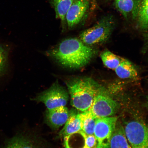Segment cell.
<instances>
[{"instance_id": "obj_21", "label": "cell", "mask_w": 148, "mask_h": 148, "mask_svg": "<svg viewBox=\"0 0 148 148\" xmlns=\"http://www.w3.org/2000/svg\"><path fill=\"white\" fill-rule=\"evenodd\" d=\"M144 41L145 42V48L148 46V32L146 33L144 36Z\"/></svg>"}, {"instance_id": "obj_8", "label": "cell", "mask_w": 148, "mask_h": 148, "mask_svg": "<svg viewBox=\"0 0 148 148\" xmlns=\"http://www.w3.org/2000/svg\"><path fill=\"white\" fill-rule=\"evenodd\" d=\"M89 6V0H74L66 15V24L68 28L73 29L80 23Z\"/></svg>"}, {"instance_id": "obj_12", "label": "cell", "mask_w": 148, "mask_h": 148, "mask_svg": "<svg viewBox=\"0 0 148 148\" xmlns=\"http://www.w3.org/2000/svg\"><path fill=\"white\" fill-rule=\"evenodd\" d=\"M110 148H131L126 137L124 129L117 121L111 138Z\"/></svg>"}, {"instance_id": "obj_13", "label": "cell", "mask_w": 148, "mask_h": 148, "mask_svg": "<svg viewBox=\"0 0 148 148\" xmlns=\"http://www.w3.org/2000/svg\"><path fill=\"white\" fill-rule=\"evenodd\" d=\"M116 75L123 79L137 78L138 72L134 65L130 61L123 58L117 68L114 70Z\"/></svg>"}, {"instance_id": "obj_11", "label": "cell", "mask_w": 148, "mask_h": 148, "mask_svg": "<svg viewBox=\"0 0 148 148\" xmlns=\"http://www.w3.org/2000/svg\"><path fill=\"white\" fill-rule=\"evenodd\" d=\"M77 110L73 109L70 111L69 117L63 128L59 133L60 137L64 138L82 131L80 113Z\"/></svg>"}, {"instance_id": "obj_10", "label": "cell", "mask_w": 148, "mask_h": 148, "mask_svg": "<svg viewBox=\"0 0 148 148\" xmlns=\"http://www.w3.org/2000/svg\"><path fill=\"white\" fill-rule=\"evenodd\" d=\"M134 6L132 14L136 20V25L140 30H148V0H134Z\"/></svg>"}, {"instance_id": "obj_19", "label": "cell", "mask_w": 148, "mask_h": 148, "mask_svg": "<svg viewBox=\"0 0 148 148\" xmlns=\"http://www.w3.org/2000/svg\"><path fill=\"white\" fill-rule=\"evenodd\" d=\"M9 50L8 47L0 44V76L5 71L8 64Z\"/></svg>"}, {"instance_id": "obj_15", "label": "cell", "mask_w": 148, "mask_h": 148, "mask_svg": "<svg viewBox=\"0 0 148 148\" xmlns=\"http://www.w3.org/2000/svg\"><path fill=\"white\" fill-rule=\"evenodd\" d=\"M82 131L87 135L94 134L96 118L89 110L80 113Z\"/></svg>"}, {"instance_id": "obj_14", "label": "cell", "mask_w": 148, "mask_h": 148, "mask_svg": "<svg viewBox=\"0 0 148 148\" xmlns=\"http://www.w3.org/2000/svg\"><path fill=\"white\" fill-rule=\"evenodd\" d=\"M74 0H52L55 9L56 17L61 20L63 29L66 24V13Z\"/></svg>"}, {"instance_id": "obj_22", "label": "cell", "mask_w": 148, "mask_h": 148, "mask_svg": "<svg viewBox=\"0 0 148 148\" xmlns=\"http://www.w3.org/2000/svg\"><path fill=\"white\" fill-rule=\"evenodd\" d=\"M64 146L65 147V148H72L71 147H70L69 146L67 145V144H66V143H64ZM82 148H89L88 147H87V146L84 144V145Z\"/></svg>"}, {"instance_id": "obj_23", "label": "cell", "mask_w": 148, "mask_h": 148, "mask_svg": "<svg viewBox=\"0 0 148 148\" xmlns=\"http://www.w3.org/2000/svg\"><path fill=\"white\" fill-rule=\"evenodd\" d=\"M147 105H148V101H147Z\"/></svg>"}, {"instance_id": "obj_7", "label": "cell", "mask_w": 148, "mask_h": 148, "mask_svg": "<svg viewBox=\"0 0 148 148\" xmlns=\"http://www.w3.org/2000/svg\"><path fill=\"white\" fill-rule=\"evenodd\" d=\"M119 108L117 103L101 92L100 88L89 110L96 118L112 116Z\"/></svg>"}, {"instance_id": "obj_1", "label": "cell", "mask_w": 148, "mask_h": 148, "mask_svg": "<svg viewBox=\"0 0 148 148\" xmlns=\"http://www.w3.org/2000/svg\"><path fill=\"white\" fill-rule=\"evenodd\" d=\"M93 48L75 38L66 39L48 51V55L63 66L79 69L86 66L96 55Z\"/></svg>"}, {"instance_id": "obj_18", "label": "cell", "mask_w": 148, "mask_h": 148, "mask_svg": "<svg viewBox=\"0 0 148 148\" xmlns=\"http://www.w3.org/2000/svg\"><path fill=\"white\" fill-rule=\"evenodd\" d=\"M114 6L125 18L132 13L134 6V0H115Z\"/></svg>"}, {"instance_id": "obj_24", "label": "cell", "mask_w": 148, "mask_h": 148, "mask_svg": "<svg viewBox=\"0 0 148 148\" xmlns=\"http://www.w3.org/2000/svg\"><path fill=\"white\" fill-rule=\"evenodd\" d=\"M107 1H108V0H107ZM109 1H110V0H109Z\"/></svg>"}, {"instance_id": "obj_4", "label": "cell", "mask_w": 148, "mask_h": 148, "mask_svg": "<svg viewBox=\"0 0 148 148\" xmlns=\"http://www.w3.org/2000/svg\"><path fill=\"white\" fill-rule=\"evenodd\" d=\"M69 99V92L59 84L58 81L34 99L35 101L44 103L48 110L65 106Z\"/></svg>"}, {"instance_id": "obj_3", "label": "cell", "mask_w": 148, "mask_h": 148, "mask_svg": "<svg viewBox=\"0 0 148 148\" xmlns=\"http://www.w3.org/2000/svg\"><path fill=\"white\" fill-rule=\"evenodd\" d=\"M115 26L112 16H103L93 27L81 33L79 39L90 46L103 43L110 38Z\"/></svg>"}, {"instance_id": "obj_5", "label": "cell", "mask_w": 148, "mask_h": 148, "mask_svg": "<svg viewBox=\"0 0 148 148\" xmlns=\"http://www.w3.org/2000/svg\"><path fill=\"white\" fill-rule=\"evenodd\" d=\"M131 148H148V125L138 121L127 123L124 129Z\"/></svg>"}, {"instance_id": "obj_2", "label": "cell", "mask_w": 148, "mask_h": 148, "mask_svg": "<svg viewBox=\"0 0 148 148\" xmlns=\"http://www.w3.org/2000/svg\"><path fill=\"white\" fill-rule=\"evenodd\" d=\"M65 83L71 97V104L81 112L90 110L100 87L90 77H73L66 79Z\"/></svg>"}, {"instance_id": "obj_17", "label": "cell", "mask_w": 148, "mask_h": 148, "mask_svg": "<svg viewBox=\"0 0 148 148\" xmlns=\"http://www.w3.org/2000/svg\"><path fill=\"white\" fill-rule=\"evenodd\" d=\"M101 57L104 65L109 69L113 70L119 66L123 58L108 50L103 51L101 53Z\"/></svg>"}, {"instance_id": "obj_20", "label": "cell", "mask_w": 148, "mask_h": 148, "mask_svg": "<svg viewBox=\"0 0 148 148\" xmlns=\"http://www.w3.org/2000/svg\"><path fill=\"white\" fill-rule=\"evenodd\" d=\"M85 144L89 148H94L97 144V140L94 134L87 135L84 138Z\"/></svg>"}, {"instance_id": "obj_16", "label": "cell", "mask_w": 148, "mask_h": 148, "mask_svg": "<svg viewBox=\"0 0 148 148\" xmlns=\"http://www.w3.org/2000/svg\"><path fill=\"white\" fill-rule=\"evenodd\" d=\"M3 148H39L36 144L27 138L17 136L11 138Z\"/></svg>"}, {"instance_id": "obj_6", "label": "cell", "mask_w": 148, "mask_h": 148, "mask_svg": "<svg viewBox=\"0 0 148 148\" xmlns=\"http://www.w3.org/2000/svg\"><path fill=\"white\" fill-rule=\"evenodd\" d=\"M117 121L115 116L97 118L94 134L97 144L94 148H110L111 138Z\"/></svg>"}, {"instance_id": "obj_9", "label": "cell", "mask_w": 148, "mask_h": 148, "mask_svg": "<svg viewBox=\"0 0 148 148\" xmlns=\"http://www.w3.org/2000/svg\"><path fill=\"white\" fill-rule=\"evenodd\" d=\"M69 115L70 111L66 106L47 110L46 113V121L52 128L57 129L65 124Z\"/></svg>"}]
</instances>
